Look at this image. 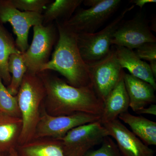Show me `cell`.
I'll return each mask as SVG.
<instances>
[{"mask_svg":"<svg viewBox=\"0 0 156 156\" xmlns=\"http://www.w3.org/2000/svg\"><path fill=\"white\" fill-rule=\"evenodd\" d=\"M41 79L46 91L45 111L52 116L69 115L84 113L100 116L103 102L92 85L75 87L48 71L37 74Z\"/></svg>","mask_w":156,"mask_h":156,"instance_id":"cell-1","label":"cell"},{"mask_svg":"<svg viewBox=\"0 0 156 156\" xmlns=\"http://www.w3.org/2000/svg\"><path fill=\"white\" fill-rule=\"evenodd\" d=\"M56 23L58 41L52 58L42 66L41 72H57L66 78L68 83L74 87L91 85L89 66L81 56L76 34L64 27L60 22L56 21Z\"/></svg>","mask_w":156,"mask_h":156,"instance_id":"cell-2","label":"cell"},{"mask_svg":"<svg viewBox=\"0 0 156 156\" xmlns=\"http://www.w3.org/2000/svg\"><path fill=\"white\" fill-rule=\"evenodd\" d=\"M45 96L41 79L37 74L27 72L16 95L22 122L17 145L33 140L41 116L40 107Z\"/></svg>","mask_w":156,"mask_h":156,"instance_id":"cell-3","label":"cell"},{"mask_svg":"<svg viewBox=\"0 0 156 156\" xmlns=\"http://www.w3.org/2000/svg\"><path fill=\"white\" fill-rule=\"evenodd\" d=\"M134 6L124 9L111 23L98 32L76 34L78 48L86 64H93L108 55L111 48V41L114 34L124 20L126 14L134 9Z\"/></svg>","mask_w":156,"mask_h":156,"instance_id":"cell-4","label":"cell"},{"mask_svg":"<svg viewBox=\"0 0 156 156\" xmlns=\"http://www.w3.org/2000/svg\"><path fill=\"white\" fill-rule=\"evenodd\" d=\"M121 3V0H101L95 7L76 10L69 19L60 22L76 34L94 33L117 11Z\"/></svg>","mask_w":156,"mask_h":156,"instance_id":"cell-5","label":"cell"},{"mask_svg":"<svg viewBox=\"0 0 156 156\" xmlns=\"http://www.w3.org/2000/svg\"><path fill=\"white\" fill-rule=\"evenodd\" d=\"M109 136L108 131L98 121L73 128L60 141L65 156H84Z\"/></svg>","mask_w":156,"mask_h":156,"instance_id":"cell-6","label":"cell"},{"mask_svg":"<svg viewBox=\"0 0 156 156\" xmlns=\"http://www.w3.org/2000/svg\"><path fill=\"white\" fill-rule=\"evenodd\" d=\"M32 42L28 49L22 53L27 72L37 74L43 66L49 61L53 46L56 43L57 28L53 23L33 27Z\"/></svg>","mask_w":156,"mask_h":156,"instance_id":"cell-7","label":"cell"},{"mask_svg":"<svg viewBox=\"0 0 156 156\" xmlns=\"http://www.w3.org/2000/svg\"><path fill=\"white\" fill-rule=\"evenodd\" d=\"M100 119V116L84 113L52 116L44 110L41 113L34 140L43 138L60 139L73 128L99 121Z\"/></svg>","mask_w":156,"mask_h":156,"instance_id":"cell-8","label":"cell"},{"mask_svg":"<svg viewBox=\"0 0 156 156\" xmlns=\"http://www.w3.org/2000/svg\"><path fill=\"white\" fill-rule=\"evenodd\" d=\"M88 66L93 89L104 102L125 72L117 59L115 46L105 57Z\"/></svg>","mask_w":156,"mask_h":156,"instance_id":"cell-9","label":"cell"},{"mask_svg":"<svg viewBox=\"0 0 156 156\" xmlns=\"http://www.w3.org/2000/svg\"><path fill=\"white\" fill-rule=\"evenodd\" d=\"M0 21L9 23L17 37L15 44L23 53L28 49L29 33L32 26L43 24V14L35 12L21 11L15 8L11 0L0 1Z\"/></svg>","mask_w":156,"mask_h":156,"instance_id":"cell-10","label":"cell"},{"mask_svg":"<svg viewBox=\"0 0 156 156\" xmlns=\"http://www.w3.org/2000/svg\"><path fill=\"white\" fill-rule=\"evenodd\" d=\"M156 42L149 21L140 14L132 19L122 21L114 34L111 44L133 50L145 43Z\"/></svg>","mask_w":156,"mask_h":156,"instance_id":"cell-11","label":"cell"},{"mask_svg":"<svg viewBox=\"0 0 156 156\" xmlns=\"http://www.w3.org/2000/svg\"><path fill=\"white\" fill-rule=\"evenodd\" d=\"M103 126L115 140L122 156H154L155 151L146 145L119 119Z\"/></svg>","mask_w":156,"mask_h":156,"instance_id":"cell-12","label":"cell"},{"mask_svg":"<svg viewBox=\"0 0 156 156\" xmlns=\"http://www.w3.org/2000/svg\"><path fill=\"white\" fill-rule=\"evenodd\" d=\"M123 73L103 102L99 122L102 125L118 119L121 114L128 111L129 99L124 83Z\"/></svg>","mask_w":156,"mask_h":156,"instance_id":"cell-13","label":"cell"},{"mask_svg":"<svg viewBox=\"0 0 156 156\" xmlns=\"http://www.w3.org/2000/svg\"><path fill=\"white\" fill-rule=\"evenodd\" d=\"M124 83L129 99V107L135 113L156 103L155 89L148 83L125 73Z\"/></svg>","mask_w":156,"mask_h":156,"instance_id":"cell-14","label":"cell"},{"mask_svg":"<svg viewBox=\"0 0 156 156\" xmlns=\"http://www.w3.org/2000/svg\"><path fill=\"white\" fill-rule=\"evenodd\" d=\"M115 46L117 58L122 68L128 69L131 75L151 84L156 90V79L149 64L140 59L133 50Z\"/></svg>","mask_w":156,"mask_h":156,"instance_id":"cell-15","label":"cell"},{"mask_svg":"<svg viewBox=\"0 0 156 156\" xmlns=\"http://www.w3.org/2000/svg\"><path fill=\"white\" fill-rule=\"evenodd\" d=\"M127 124L131 131L146 145H156V122L142 116H135L129 112L121 114L118 117Z\"/></svg>","mask_w":156,"mask_h":156,"instance_id":"cell-16","label":"cell"},{"mask_svg":"<svg viewBox=\"0 0 156 156\" xmlns=\"http://www.w3.org/2000/svg\"><path fill=\"white\" fill-rule=\"evenodd\" d=\"M15 149L18 156H65L60 141L53 138L34 139Z\"/></svg>","mask_w":156,"mask_h":156,"instance_id":"cell-17","label":"cell"},{"mask_svg":"<svg viewBox=\"0 0 156 156\" xmlns=\"http://www.w3.org/2000/svg\"><path fill=\"white\" fill-rule=\"evenodd\" d=\"M22 128L21 118L0 112V153L16 147Z\"/></svg>","mask_w":156,"mask_h":156,"instance_id":"cell-18","label":"cell"},{"mask_svg":"<svg viewBox=\"0 0 156 156\" xmlns=\"http://www.w3.org/2000/svg\"><path fill=\"white\" fill-rule=\"evenodd\" d=\"M83 2V0H55L51 2L42 14L43 25H48L54 21H66Z\"/></svg>","mask_w":156,"mask_h":156,"instance_id":"cell-19","label":"cell"},{"mask_svg":"<svg viewBox=\"0 0 156 156\" xmlns=\"http://www.w3.org/2000/svg\"><path fill=\"white\" fill-rule=\"evenodd\" d=\"M21 53L13 37L0 23V79L8 86L11 80L8 68L9 58L12 54Z\"/></svg>","mask_w":156,"mask_h":156,"instance_id":"cell-20","label":"cell"},{"mask_svg":"<svg viewBox=\"0 0 156 156\" xmlns=\"http://www.w3.org/2000/svg\"><path fill=\"white\" fill-rule=\"evenodd\" d=\"M8 68L11 75V82L7 89L11 95L16 96L27 70L22 53L12 54L10 56Z\"/></svg>","mask_w":156,"mask_h":156,"instance_id":"cell-21","label":"cell"},{"mask_svg":"<svg viewBox=\"0 0 156 156\" xmlns=\"http://www.w3.org/2000/svg\"><path fill=\"white\" fill-rule=\"evenodd\" d=\"M0 112L21 118L17 96L11 95L0 79Z\"/></svg>","mask_w":156,"mask_h":156,"instance_id":"cell-22","label":"cell"},{"mask_svg":"<svg viewBox=\"0 0 156 156\" xmlns=\"http://www.w3.org/2000/svg\"><path fill=\"white\" fill-rule=\"evenodd\" d=\"M13 6L21 11L35 12L42 14L47 6L51 1L50 0H11Z\"/></svg>","mask_w":156,"mask_h":156,"instance_id":"cell-23","label":"cell"},{"mask_svg":"<svg viewBox=\"0 0 156 156\" xmlns=\"http://www.w3.org/2000/svg\"><path fill=\"white\" fill-rule=\"evenodd\" d=\"M99 148L89 151L84 156H122L116 144L110 136L105 137Z\"/></svg>","mask_w":156,"mask_h":156,"instance_id":"cell-24","label":"cell"},{"mask_svg":"<svg viewBox=\"0 0 156 156\" xmlns=\"http://www.w3.org/2000/svg\"><path fill=\"white\" fill-rule=\"evenodd\" d=\"M142 60L151 62L156 61V43H146L140 46L134 51Z\"/></svg>","mask_w":156,"mask_h":156,"instance_id":"cell-25","label":"cell"},{"mask_svg":"<svg viewBox=\"0 0 156 156\" xmlns=\"http://www.w3.org/2000/svg\"><path fill=\"white\" fill-rule=\"evenodd\" d=\"M136 113L138 114H147L156 115V105L155 104H151L147 107H144Z\"/></svg>","mask_w":156,"mask_h":156,"instance_id":"cell-26","label":"cell"},{"mask_svg":"<svg viewBox=\"0 0 156 156\" xmlns=\"http://www.w3.org/2000/svg\"><path fill=\"white\" fill-rule=\"evenodd\" d=\"M130 3L134 4L135 5L138 6L140 9L146 4L149 3H156V0H132L130 1ZM134 5V6H135Z\"/></svg>","mask_w":156,"mask_h":156,"instance_id":"cell-27","label":"cell"},{"mask_svg":"<svg viewBox=\"0 0 156 156\" xmlns=\"http://www.w3.org/2000/svg\"><path fill=\"white\" fill-rule=\"evenodd\" d=\"M101 1V0H85L83 1V3L85 6L89 7V8L97 5Z\"/></svg>","mask_w":156,"mask_h":156,"instance_id":"cell-28","label":"cell"},{"mask_svg":"<svg viewBox=\"0 0 156 156\" xmlns=\"http://www.w3.org/2000/svg\"><path fill=\"white\" fill-rule=\"evenodd\" d=\"M149 65L150 69L151 72L152 73L154 77H156V61H153L150 62Z\"/></svg>","mask_w":156,"mask_h":156,"instance_id":"cell-29","label":"cell"},{"mask_svg":"<svg viewBox=\"0 0 156 156\" xmlns=\"http://www.w3.org/2000/svg\"><path fill=\"white\" fill-rule=\"evenodd\" d=\"M9 156H18L17 151L15 148H12L9 150Z\"/></svg>","mask_w":156,"mask_h":156,"instance_id":"cell-30","label":"cell"},{"mask_svg":"<svg viewBox=\"0 0 156 156\" xmlns=\"http://www.w3.org/2000/svg\"><path fill=\"white\" fill-rule=\"evenodd\" d=\"M2 154V153H0V156H3Z\"/></svg>","mask_w":156,"mask_h":156,"instance_id":"cell-31","label":"cell"}]
</instances>
